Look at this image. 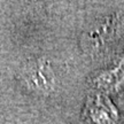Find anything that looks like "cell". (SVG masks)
<instances>
[{
  "label": "cell",
  "mask_w": 124,
  "mask_h": 124,
  "mask_svg": "<svg viewBox=\"0 0 124 124\" xmlns=\"http://www.w3.org/2000/svg\"><path fill=\"white\" fill-rule=\"evenodd\" d=\"M90 110V117L97 124H114L116 114H111L110 110H114L111 103L107 99L98 95L97 100L92 101L91 105H87Z\"/></svg>",
  "instance_id": "277c9868"
},
{
  "label": "cell",
  "mask_w": 124,
  "mask_h": 124,
  "mask_svg": "<svg viewBox=\"0 0 124 124\" xmlns=\"http://www.w3.org/2000/svg\"><path fill=\"white\" fill-rule=\"evenodd\" d=\"M121 24V16L117 14L105 18L100 23H97L83 37L84 46L91 49V52H99L115 39Z\"/></svg>",
  "instance_id": "7a4b0ae2"
},
{
  "label": "cell",
  "mask_w": 124,
  "mask_h": 124,
  "mask_svg": "<svg viewBox=\"0 0 124 124\" xmlns=\"http://www.w3.org/2000/svg\"><path fill=\"white\" fill-rule=\"evenodd\" d=\"M93 84L97 85L99 89L115 92L124 84V55L121 60L120 64L113 70L103 71L93 79Z\"/></svg>",
  "instance_id": "3957f363"
},
{
  "label": "cell",
  "mask_w": 124,
  "mask_h": 124,
  "mask_svg": "<svg viewBox=\"0 0 124 124\" xmlns=\"http://www.w3.org/2000/svg\"><path fill=\"white\" fill-rule=\"evenodd\" d=\"M21 79L30 90L43 94L53 91L55 85L54 72L44 59L28 63L21 72Z\"/></svg>",
  "instance_id": "6da1fadb"
}]
</instances>
